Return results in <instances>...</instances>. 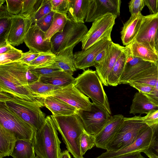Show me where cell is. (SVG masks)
<instances>
[{"label": "cell", "instance_id": "6da1fadb", "mask_svg": "<svg viewBox=\"0 0 158 158\" xmlns=\"http://www.w3.org/2000/svg\"><path fill=\"white\" fill-rule=\"evenodd\" d=\"M51 115L46 117L41 128L35 132L32 140L39 158H60L61 141Z\"/></svg>", "mask_w": 158, "mask_h": 158}, {"label": "cell", "instance_id": "7a4b0ae2", "mask_svg": "<svg viewBox=\"0 0 158 158\" xmlns=\"http://www.w3.org/2000/svg\"><path fill=\"white\" fill-rule=\"evenodd\" d=\"M51 116L68 151L74 158H84L81 152L80 139L85 131L79 117L76 113L69 115Z\"/></svg>", "mask_w": 158, "mask_h": 158}, {"label": "cell", "instance_id": "3957f363", "mask_svg": "<svg viewBox=\"0 0 158 158\" xmlns=\"http://www.w3.org/2000/svg\"><path fill=\"white\" fill-rule=\"evenodd\" d=\"M0 102L30 125L35 131L43 125L46 117L40 107L44 106L23 99L6 92L0 91Z\"/></svg>", "mask_w": 158, "mask_h": 158}, {"label": "cell", "instance_id": "277c9868", "mask_svg": "<svg viewBox=\"0 0 158 158\" xmlns=\"http://www.w3.org/2000/svg\"><path fill=\"white\" fill-rule=\"evenodd\" d=\"M82 93L90 98L93 103L111 115L107 95L96 72L88 69L75 78L73 82Z\"/></svg>", "mask_w": 158, "mask_h": 158}, {"label": "cell", "instance_id": "5b68a950", "mask_svg": "<svg viewBox=\"0 0 158 158\" xmlns=\"http://www.w3.org/2000/svg\"><path fill=\"white\" fill-rule=\"evenodd\" d=\"M148 126L140 115L124 117L119 128L106 147V151L116 152L132 143Z\"/></svg>", "mask_w": 158, "mask_h": 158}, {"label": "cell", "instance_id": "8992f818", "mask_svg": "<svg viewBox=\"0 0 158 158\" xmlns=\"http://www.w3.org/2000/svg\"><path fill=\"white\" fill-rule=\"evenodd\" d=\"M84 24L77 23L68 19L62 32H57L50 39L51 51L56 55L81 42L88 31Z\"/></svg>", "mask_w": 158, "mask_h": 158}, {"label": "cell", "instance_id": "52a82bcc", "mask_svg": "<svg viewBox=\"0 0 158 158\" xmlns=\"http://www.w3.org/2000/svg\"><path fill=\"white\" fill-rule=\"evenodd\" d=\"M0 125L13 134L17 139L32 141L36 131L30 125L1 102Z\"/></svg>", "mask_w": 158, "mask_h": 158}, {"label": "cell", "instance_id": "ba28073f", "mask_svg": "<svg viewBox=\"0 0 158 158\" xmlns=\"http://www.w3.org/2000/svg\"><path fill=\"white\" fill-rule=\"evenodd\" d=\"M117 16L106 14L94 21L90 29L81 41L82 50H85L106 37H111V33Z\"/></svg>", "mask_w": 158, "mask_h": 158}, {"label": "cell", "instance_id": "9c48e42d", "mask_svg": "<svg viewBox=\"0 0 158 158\" xmlns=\"http://www.w3.org/2000/svg\"><path fill=\"white\" fill-rule=\"evenodd\" d=\"M76 113L81 120L85 131L94 136L103 129L112 116L94 104L90 110H77Z\"/></svg>", "mask_w": 158, "mask_h": 158}, {"label": "cell", "instance_id": "30bf717a", "mask_svg": "<svg viewBox=\"0 0 158 158\" xmlns=\"http://www.w3.org/2000/svg\"><path fill=\"white\" fill-rule=\"evenodd\" d=\"M0 91L8 93L23 99L44 105V101L36 98L27 85H23L8 72L0 67Z\"/></svg>", "mask_w": 158, "mask_h": 158}, {"label": "cell", "instance_id": "8fae6325", "mask_svg": "<svg viewBox=\"0 0 158 158\" xmlns=\"http://www.w3.org/2000/svg\"><path fill=\"white\" fill-rule=\"evenodd\" d=\"M62 100L77 110H90L93 103L73 83L53 91L50 96Z\"/></svg>", "mask_w": 158, "mask_h": 158}, {"label": "cell", "instance_id": "7c38bea8", "mask_svg": "<svg viewBox=\"0 0 158 158\" xmlns=\"http://www.w3.org/2000/svg\"><path fill=\"white\" fill-rule=\"evenodd\" d=\"M112 42L111 37H104L86 50L75 52L73 59L76 68L85 71L86 68L94 66V62L97 55L108 47Z\"/></svg>", "mask_w": 158, "mask_h": 158}, {"label": "cell", "instance_id": "4fadbf2b", "mask_svg": "<svg viewBox=\"0 0 158 158\" xmlns=\"http://www.w3.org/2000/svg\"><path fill=\"white\" fill-rule=\"evenodd\" d=\"M121 3L120 0H89L85 22H93L108 14L119 16Z\"/></svg>", "mask_w": 158, "mask_h": 158}, {"label": "cell", "instance_id": "5bb4252c", "mask_svg": "<svg viewBox=\"0 0 158 158\" xmlns=\"http://www.w3.org/2000/svg\"><path fill=\"white\" fill-rule=\"evenodd\" d=\"M127 59L125 66L120 77L119 84H127L136 76L150 68L155 63L144 60L132 54L128 46L124 47Z\"/></svg>", "mask_w": 158, "mask_h": 158}, {"label": "cell", "instance_id": "9a60e30c", "mask_svg": "<svg viewBox=\"0 0 158 158\" xmlns=\"http://www.w3.org/2000/svg\"><path fill=\"white\" fill-rule=\"evenodd\" d=\"M152 135V128L148 126L141 131L135 141L129 146L116 152L106 151L96 158H114L136 152H143L148 147Z\"/></svg>", "mask_w": 158, "mask_h": 158}, {"label": "cell", "instance_id": "2e32d148", "mask_svg": "<svg viewBox=\"0 0 158 158\" xmlns=\"http://www.w3.org/2000/svg\"><path fill=\"white\" fill-rule=\"evenodd\" d=\"M124 48V47L112 42L108 48L104 58L94 66L96 68V73L104 85L108 86L107 82L108 77Z\"/></svg>", "mask_w": 158, "mask_h": 158}, {"label": "cell", "instance_id": "e0dca14e", "mask_svg": "<svg viewBox=\"0 0 158 158\" xmlns=\"http://www.w3.org/2000/svg\"><path fill=\"white\" fill-rule=\"evenodd\" d=\"M10 31L6 41L12 46H17L24 42L26 34L34 23L32 19L24 17L19 15L11 18Z\"/></svg>", "mask_w": 158, "mask_h": 158}, {"label": "cell", "instance_id": "ac0fdd59", "mask_svg": "<svg viewBox=\"0 0 158 158\" xmlns=\"http://www.w3.org/2000/svg\"><path fill=\"white\" fill-rule=\"evenodd\" d=\"M45 33L35 24L31 26L24 41L29 50L40 53L52 52L51 42L45 40Z\"/></svg>", "mask_w": 158, "mask_h": 158}, {"label": "cell", "instance_id": "d6986e66", "mask_svg": "<svg viewBox=\"0 0 158 158\" xmlns=\"http://www.w3.org/2000/svg\"><path fill=\"white\" fill-rule=\"evenodd\" d=\"M158 27V13L144 16L139 30L133 41L148 44L156 51L155 38Z\"/></svg>", "mask_w": 158, "mask_h": 158}, {"label": "cell", "instance_id": "ffe728a7", "mask_svg": "<svg viewBox=\"0 0 158 158\" xmlns=\"http://www.w3.org/2000/svg\"><path fill=\"white\" fill-rule=\"evenodd\" d=\"M124 118L122 114H117L112 116L103 129L95 136L97 147L106 149V146L114 137Z\"/></svg>", "mask_w": 158, "mask_h": 158}, {"label": "cell", "instance_id": "44dd1931", "mask_svg": "<svg viewBox=\"0 0 158 158\" xmlns=\"http://www.w3.org/2000/svg\"><path fill=\"white\" fill-rule=\"evenodd\" d=\"M0 67L8 72L24 86H27L28 84L39 79L31 72L28 65L20 61L1 65Z\"/></svg>", "mask_w": 158, "mask_h": 158}, {"label": "cell", "instance_id": "7402d4cb", "mask_svg": "<svg viewBox=\"0 0 158 158\" xmlns=\"http://www.w3.org/2000/svg\"><path fill=\"white\" fill-rule=\"evenodd\" d=\"M144 16L141 12L131 15L123 24L121 31V39L123 45L127 46L135 40L140 29Z\"/></svg>", "mask_w": 158, "mask_h": 158}, {"label": "cell", "instance_id": "603a6c76", "mask_svg": "<svg viewBox=\"0 0 158 158\" xmlns=\"http://www.w3.org/2000/svg\"><path fill=\"white\" fill-rule=\"evenodd\" d=\"M44 104L55 116L73 115L76 113L77 110L64 101L51 96L44 98Z\"/></svg>", "mask_w": 158, "mask_h": 158}, {"label": "cell", "instance_id": "cb8c5ba5", "mask_svg": "<svg viewBox=\"0 0 158 158\" xmlns=\"http://www.w3.org/2000/svg\"><path fill=\"white\" fill-rule=\"evenodd\" d=\"M89 0H68V19L77 23L84 24L88 10Z\"/></svg>", "mask_w": 158, "mask_h": 158}, {"label": "cell", "instance_id": "d4e9b609", "mask_svg": "<svg viewBox=\"0 0 158 158\" xmlns=\"http://www.w3.org/2000/svg\"><path fill=\"white\" fill-rule=\"evenodd\" d=\"M155 110H158V106L151 102L144 94L139 92L134 96L129 113L134 115L147 114L150 111Z\"/></svg>", "mask_w": 158, "mask_h": 158}, {"label": "cell", "instance_id": "484cf974", "mask_svg": "<svg viewBox=\"0 0 158 158\" xmlns=\"http://www.w3.org/2000/svg\"><path fill=\"white\" fill-rule=\"evenodd\" d=\"M127 46L134 56L154 63L158 60V54L148 44L133 41Z\"/></svg>", "mask_w": 158, "mask_h": 158}, {"label": "cell", "instance_id": "4316f807", "mask_svg": "<svg viewBox=\"0 0 158 158\" xmlns=\"http://www.w3.org/2000/svg\"><path fill=\"white\" fill-rule=\"evenodd\" d=\"M74 47L67 48L56 55L54 63L60 70L72 75L76 71L73 59V50Z\"/></svg>", "mask_w": 158, "mask_h": 158}, {"label": "cell", "instance_id": "83f0119b", "mask_svg": "<svg viewBox=\"0 0 158 158\" xmlns=\"http://www.w3.org/2000/svg\"><path fill=\"white\" fill-rule=\"evenodd\" d=\"M75 79L73 75L62 70L42 76L39 79L40 81L44 83L60 87L73 83Z\"/></svg>", "mask_w": 158, "mask_h": 158}, {"label": "cell", "instance_id": "f1b7e54d", "mask_svg": "<svg viewBox=\"0 0 158 158\" xmlns=\"http://www.w3.org/2000/svg\"><path fill=\"white\" fill-rule=\"evenodd\" d=\"M17 140L13 134L0 125V158L10 156Z\"/></svg>", "mask_w": 158, "mask_h": 158}, {"label": "cell", "instance_id": "f546056e", "mask_svg": "<svg viewBox=\"0 0 158 158\" xmlns=\"http://www.w3.org/2000/svg\"><path fill=\"white\" fill-rule=\"evenodd\" d=\"M32 141L17 139L10 155L13 158H35Z\"/></svg>", "mask_w": 158, "mask_h": 158}, {"label": "cell", "instance_id": "4dcf8cb0", "mask_svg": "<svg viewBox=\"0 0 158 158\" xmlns=\"http://www.w3.org/2000/svg\"><path fill=\"white\" fill-rule=\"evenodd\" d=\"M158 76V70L156 63L152 67L140 73L133 78L128 84L137 83L154 87Z\"/></svg>", "mask_w": 158, "mask_h": 158}, {"label": "cell", "instance_id": "1f68e13d", "mask_svg": "<svg viewBox=\"0 0 158 158\" xmlns=\"http://www.w3.org/2000/svg\"><path fill=\"white\" fill-rule=\"evenodd\" d=\"M27 86L32 94L40 99H44L45 97L50 96L53 91L62 87L44 83L39 79L28 84Z\"/></svg>", "mask_w": 158, "mask_h": 158}, {"label": "cell", "instance_id": "d6a6232c", "mask_svg": "<svg viewBox=\"0 0 158 158\" xmlns=\"http://www.w3.org/2000/svg\"><path fill=\"white\" fill-rule=\"evenodd\" d=\"M126 59V54L124 48L108 77L107 82L108 85L116 86L119 84L120 78L123 71Z\"/></svg>", "mask_w": 158, "mask_h": 158}, {"label": "cell", "instance_id": "836d02e7", "mask_svg": "<svg viewBox=\"0 0 158 158\" xmlns=\"http://www.w3.org/2000/svg\"><path fill=\"white\" fill-rule=\"evenodd\" d=\"M13 15L7 10L6 6H0V45L6 42L11 24Z\"/></svg>", "mask_w": 158, "mask_h": 158}, {"label": "cell", "instance_id": "e575fe53", "mask_svg": "<svg viewBox=\"0 0 158 158\" xmlns=\"http://www.w3.org/2000/svg\"><path fill=\"white\" fill-rule=\"evenodd\" d=\"M67 15L55 12L52 23L45 33V39L50 41L52 37L57 32L63 31L67 22Z\"/></svg>", "mask_w": 158, "mask_h": 158}, {"label": "cell", "instance_id": "d590c367", "mask_svg": "<svg viewBox=\"0 0 158 158\" xmlns=\"http://www.w3.org/2000/svg\"><path fill=\"white\" fill-rule=\"evenodd\" d=\"M44 1V0H24L22 10L19 15L33 19Z\"/></svg>", "mask_w": 158, "mask_h": 158}, {"label": "cell", "instance_id": "8d00e7d4", "mask_svg": "<svg viewBox=\"0 0 158 158\" xmlns=\"http://www.w3.org/2000/svg\"><path fill=\"white\" fill-rule=\"evenodd\" d=\"M151 127L152 135L150 143L143 152L149 158H158V124Z\"/></svg>", "mask_w": 158, "mask_h": 158}, {"label": "cell", "instance_id": "74e56055", "mask_svg": "<svg viewBox=\"0 0 158 158\" xmlns=\"http://www.w3.org/2000/svg\"><path fill=\"white\" fill-rule=\"evenodd\" d=\"M56 55L52 52L40 53L39 56L29 65L32 67L43 66L54 63Z\"/></svg>", "mask_w": 158, "mask_h": 158}, {"label": "cell", "instance_id": "f35d334b", "mask_svg": "<svg viewBox=\"0 0 158 158\" xmlns=\"http://www.w3.org/2000/svg\"><path fill=\"white\" fill-rule=\"evenodd\" d=\"M29 67L31 72L39 78L42 76L47 75L61 70L56 66L54 62L52 64L43 66Z\"/></svg>", "mask_w": 158, "mask_h": 158}, {"label": "cell", "instance_id": "ab89813d", "mask_svg": "<svg viewBox=\"0 0 158 158\" xmlns=\"http://www.w3.org/2000/svg\"><path fill=\"white\" fill-rule=\"evenodd\" d=\"M95 136L90 135L85 131L82 134L80 139V148L81 154L83 155L88 150L96 146Z\"/></svg>", "mask_w": 158, "mask_h": 158}, {"label": "cell", "instance_id": "60d3db41", "mask_svg": "<svg viewBox=\"0 0 158 158\" xmlns=\"http://www.w3.org/2000/svg\"><path fill=\"white\" fill-rule=\"evenodd\" d=\"M23 53L22 50L16 48L13 50L0 54V65L18 61Z\"/></svg>", "mask_w": 158, "mask_h": 158}, {"label": "cell", "instance_id": "b9f144b4", "mask_svg": "<svg viewBox=\"0 0 158 158\" xmlns=\"http://www.w3.org/2000/svg\"><path fill=\"white\" fill-rule=\"evenodd\" d=\"M55 13V12L52 11L34 24H35L41 30L45 32L50 27L52 23Z\"/></svg>", "mask_w": 158, "mask_h": 158}, {"label": "cell", "instance_id": "7bdbcfd3", "mask_svg": "<svg viewBox=\"0 0 158 158\" xmlns=\"http://www.w3.org/2000/svg\"><path fill=\"white\" fill-rule=\"evenodd\" d=\"M24 0H6V7L7 11L13 15L19 14L22 9Z\"/></svg>", "mask_w": 158, "mask_h": 158}, {"label": "cell", "instance_id": "ee69618b", "mask_svg": "<svg viewBox=\"0 0 158 158\" xmlns=\"http://www.w3.org/2000/svg\"><path fill=\"white\" fill-rule=\"evenodd\" d=\"M51 2L52 11L67 15L69 5L68 0H51Z\"/></svg>", "mask_w": 158, "mask_h": 158}, {"label": "cell", "instance_id": "f6af8a7d", "mask_svg": "<svg viewBox=\"0 0 158 158\" xmlns=\"http://www.w3.org/2000/svg\"><path fill=\"white\" fill-rule=\"evenodd\" d=\"M52 10L51 0H44L43 3L33 18L34 23Z\"/></svg>", "mask_w": 158, "mask_h": 158}, {"label": "cell", "instance_id": "bcb514c9", "mask_svg": "<svg viewBox=\"0 0 158 158\" xmlns=\"http://www.w3.org/2000/svg\"><path fill=\"white\" fill-rule=\"evenodd\" d=\"M144 6V0H132L129 3V11L131 15L141 12Z\"/></svg>", "mask_w": 158, "mask_h": 158}, {"label": "cell", "instance_id": "7dc6e473", "mask_svg": "<svg viewBox=\"0 0 158 158\" xmlns=\"http://www.w3.org/2000/svg\"><path fill=\"white\" fill-rule=\"evenodd\" d=\"M142 118L149 126L158 125V110L150 111L146 116L142 117Z\"/></svg>", "mask_w": 158, "mask_h": 158}, {"label": "cell", "instance_id": "c3c4849f", "mask_svg": "<svg viewBox=\"0 0 158 158\" xmlns=\"http://www.w3.org/2000/svg\"><path fill=\"white\" fill-rule=\"evenodd\" d=\"M40 53L29 50L27 52L23 53L21 58L18 61L28 65L37 57Z\"/></svg>", "mask_w": 158, "mask_h": 158}, {"label": "cell", "instance_id": "681fc988", "mask_svg": "<svg viewBox=\"0 0 158 158\" xmlns=\"http://www.w3.org/2000/svg\"><path fill=\"white\" fill-rule=\"evenodd\" d=\"M156 63L157 65L158 70V60ZM144 94L151 102L158 106V76L156 84L152 91L149 94Z\"/></svg>", "mask_w": 158, "mask_h": 158}, {"label": "cell", "instance_id": "f907efd6", "mask_svg": "<svg viewBox=\"0 0 158 158\" xmlns=\"http://www.w3.org/2000/svg\"><path fill=\"white\" fill-rule=\"evenodd\" d=\"M129 85L137 89L139 92L144 94H150L154 88L153 87L151 86L140 84L132 83Z\"/></svg>", "mask_w": 158, "mask_h": 158}, {"label": "cell", "instance_id": "816d5d0a", "mask_svg": "<svg viewBox=\"0 0 158 158\" xmlns=\"http://www.w3.org/2000/svg\"><path fill=\"white\" fill-rule=\"evenodd\" d=\"M144 5L149 9L151 14L158 13V0H144Z\"/></svg>", "mask_w": 158, "mask_h": 158}, {"label": "cell", "instance_id": "f5cc1de1", "mask_svg": "<svg viewBox=\"0 0 158 158\" xmlns=\"http://www.w3.org/2000/svg\"><path fill=\"white\" fill-rule=\"evenodd\" d=\"M15 48L6 41V42L0 45V54L6 53Z\"/></svg>", "mask_w": 158, "mask_h": 158}, {"label": "cell", "instance_id": "db71d44e", "mask_svg": "<svg viewBox=\"0 0 158 158\" xmlns=\"http://www.w3.org/2000/svg\"><path fill=\"white\" fill-rule=\"evenodd\" d=\"M108 47L104 49L97 55L94 62V66L99 63L104 58L107 54Z\"/></svg>", "mask_w": 158, "mask_h": 158}, {"label": "cell", "instance_id": "11a10c76", "mask_svg": "<svg viewBox=\"0 0 158 158\" xmlns=\"http://www.w3.org/2000/svg\"><path fill=\"white\" fill-rule=\"evenodd\" d=\"M139 152H136L121 155L114 158H135L138 156Z\"/></svg>", "mask_w": 158, "mask_h": 158}, {"label": "cell", "instance_id": "9f6ffc18", "mask_svg": "<svg viewBox=\"0 0 158 158\" xmlns=\"http://www.w3.org/2000/svg\"><path fill=\"white\" fill-rule=\"evenodd\" d=\"M155 50L158 54V27L155 36Z\"/></svg>", "mask_w": 158, "mask_h": 158}, {"label": "cell", "instance_id": "6f0895ef", "mask_svg": "<svg viewBox=\"0 0 158 158\" xmlns=\"http://www.w3.org/2000/svg\"><path fill=\"white\" fill-rule=\"evenodd\" d=\"M68 150H65L61 153L60 158H71Z\"/></svg>", "mask_w": 158, "mask_h": 158}, {"label": "cell", "instance_id": "680465c9", "mask_svg": "<svg viewBox=\"0 0 158 158\" xmlns=\"http://www.w3.org/2000/svg\"><path fill=\"white\" fill-rule=\"evenodd\" d=\"M135 158H145L144 157L142 156L141 153H140L137 157Z\"/></svg>", "mask_w": 158, "mask_h": 158}, {"label": "cell", "instance_id": "91938a15", "mask_svg": "<svg viewBox=\"0 0 158 158\" xmlns=\"http://www.w3.org/2000/svg\"><path fill=\"white\" fill-rule=\"evenodd\" d=\"M6 1V0H0V6L2 5L3 3Z\"/></svg>", "mask_w": 158, "mask_h": 158}, {"label": "cell", "instance_id": "94428289", "mask_svg": "<svg viewBox=\"0 0 158 158\" xmlns=\"http://www.w3.org/2000/svg\"><path fill=\"white\" fill-rule=\"evenodd\" d=\"M35 158H39L38 157H37V156H36Z\"/></svg>", "mask_w": 158, "mask_h": 158}]
</instances>
